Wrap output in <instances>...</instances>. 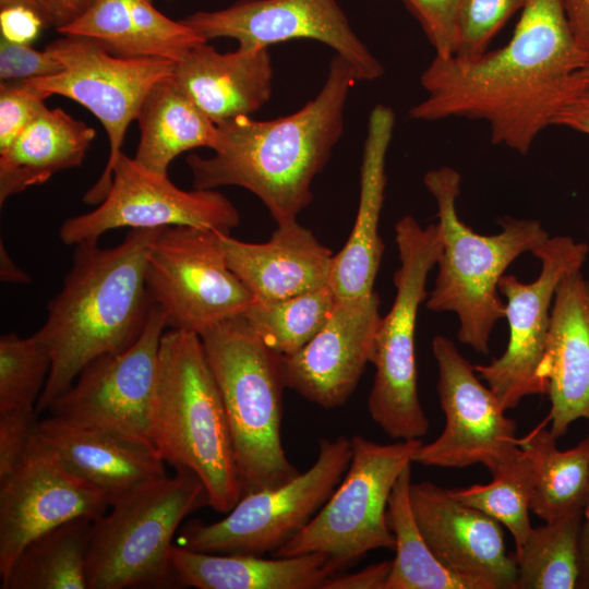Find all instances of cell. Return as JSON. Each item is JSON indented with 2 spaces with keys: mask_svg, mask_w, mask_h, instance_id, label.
<instances>
[{
  "mask_svg": "<svg viewBox=\"0 0 589 589\" xmlns=\"http://www.w3.org/2000/svg\"><path fill=\"white\" fill-rule=\"evenodd\" d=\"M561 0H529L510 39L472 59L434 57L421 74L416 120L488 123L491 140L524 155L560 110L589 85Z\"/></svg>",
  "mask_w": 589,
  "mask_h": 589,
  "instance_id": "cell-1",
  "label": "cell"
},
{
  "mask_svg": "<svg viewBox=\"0 0 589 589\" xmlns=\"http://www.w3.org/2000/svg\"><path fill=\"white\" fill-rule=\"evenodd\" d=\"M336 55L317 95L298 111L271 120L241 116L217 125L212 157H187L194 189L236 185L256 195L277 225L297 220L313 199L312 182L344 131L348 96L358 82Z\"/></svg>",
  "mask_w": 589,
  "mask_h": 589,
  "instance_id": "cell-2",
  "label": "cell"
},
{
  "mask_svg": "<svg viewBox=\"0 0 589 589\" xmlns=\"http://www.w3.org/2000/svg\"><path fill=\"white\" fill-rule=\"evenodd\" d=\"M161 229H132L113 248H99L97 241L75 245L72 267L35 333L51 357L37 413L47 411L88 362L137 340L153 306L145 283L147 256Z\"/></svg>",
  "mask_w": 589,
  "mask_h": 589,
  "instance_id": "cell-3",
  "label": "cell"
},
{
  "mask_svg": "<svg viewBox=\"0 0 589 589\" xmlns=\"http://www.w3.org/2000/svg\"><path fill=\"white\" fill-rule=\"evenodd\" d=\"M149 443L202 481L214 510L227 514L241 498L226 409L196 333L171 328L160 338Z\"/></svg>",
  "mask_w": 589,
  "mask_h": 589,
  "instance_id": "cell-4",
  "label": "cell"
},
{
  "mask_svg": "<svg viewBox=\"0 0 589 589\" xmlns=\"http://www.w3.org/2000/svg\"><path fill=\"white\" fill-rule=\"evenodd\" d=\"M423 183L436 202L442 239L437 276L426 308L454 312L459 322L458 340L488 354L492 330L505 317L498 290L501 277L519 255L532 252L551 236L537 219L512 217L503 218L496 235L477 233L457 213L461 178L456 169H432Z\"/></svg>",
  "mask_w": 589,
  "mask_h": 589,
  "instance_id": "cell-5",
  "label": "cell"
},
{
  "mask_svg": "<svg viewBox=\"0 0 589 589\" xmlns=\"http://www.w3.org/2000/svg\"><path fill=\"white\" fill-rule=\"evenodd\" d=\"M199 336L226 409L242 495L297 477L301 471L281 442L283 356L243 316L218 322Z\"/></svg>",
  "mask_w": 589,
  "mask_h": 589,
  "instance_id": "cell-6",
  "label": "cell"
},
{
  "mask_svg": "<svg viewBox=\"0 0 589 589\" xmlns=\"http://www.w3.org/2000/svg\"><path fill=\"white\" fill-rule=\"evenodd\" d=\"M208 506L202 481L191 471L147 481L110 504L93 520L88 589L179 588L170 564L182 520Z\"/></svg>",
  "mask_w": 589,
  "mask_h": 589,
  "instance_id": "cell-7",
  "label": "cell"
},
{
  "mask_svg": "<svg viewBox=\"0 0 589 589\" xmlns=\"http://www.w3.org/2000/svg\"><path fill=\"white\" fill-rule=\"evenodd\" d=\"M395 241L400 262L393 277L396 296L375 335L371 357L375 375L368 410L389 437L421 440L430 422L418 394L416 325L419 306L429 296L428 276L442 253V239L437 224L423 228L406 215L395 225Z\"/></svg>",
  "mask_w": 589,
  "mask_h": 589,
  "instance_id": "cell-8",
  "label": "cell"
},
{
  "mask_svg": "<svg viewBox=\"0 0 589 589\" xmlns=\"http://www.w3.org/2000/svg\"><path fill=\"white\" fill-rule=\"evenodd\" d=\"M350 441L351 458L342 479L309 524L274 556L322 553L349 568L371 551L395 549L388 500L423 443L380 444L359 434Z\"/></svg>",
  "mask_w": 589,
  "mask_h": 589,
  "instance_id": "cell-9",
  "label": "cell"
},
{
  "mask_svg": "<svg viewBox=\"0 0 589 589\" xmlns=\"http://www.w3.org/2000/svg\"><path fill=\"white\" fill-rule=\"evenodd\" d=\"M350 458V438H321L317 457L308 470L280 485L242 495L220 520H189L179 531L177 545L207 553L273 554L320 510L342 479Z\"/></svg>",
  "mask_w": 589,
  "mask_h": 589,
  "instance_id": "cell-10",
  "label": "cell"
},
{
  "mask_svg": "<svg viewBox=\"0 0 589 589\" xmlns=\"http://www.w3.org/2000/svg\"><path fill=\"white\" fill-rule=\"evenodd\" d=\"M62 62L56 75L25 80L51 95L58 94L87 108L103 124L109 141L107 164L83 201L98 205L112 183V168L130 123L136 119L148 91L173 74L175 62L156 57L111 55L98 40L64 35L46 46Z\"/></svg>",
  "mask_w": 589,
  "mask_h": 589,
  "instance_id": "cell-11",
  "label": "cell"
},
{
  "mask_svg": "<svg viewBox=\"0 0 589 589\" xmlns=\"http://www.w3.org/2000/svg\"><path fill=\"white\" fill-rule=\"evenodd\" d=\"M145 283L167 326L200 335L226 318L243 316L255 301L229 268L219 232L188 226L165 227L154 239Z\"/></svg>",
  "mask_w": 589,
  "mask_h": 589,
  "instance_id": "cell-12",
  "label": "cell"
},
{
  "mask_svg": "<svg viewBox=\"0 0 589 589\" xmlns=\"http://www.w3.org/2000/svg\"><path fill=\"white\" fill-rule=\"evenodd\" d=\"M541 271L532 283H522L515 275H503L498 290L506 298L505 318L509 338L502 356L489 364L473 365L507 411L529 395L545 394L539 375L545 353L551 310L561 278L574 268H581L589 253L588 244L568 236L550 237L531 252Z\"/></svg>",
  "mask_w": 589,
  "mask_h": 589,
  "instance_id": "cell-13",
  "label": "cell"
},
{
  "mask_svg": "<svg viewBox=\"0 0 589 589\" xmlns=\"http://www.w3.org/2000/svg\"><path fill=\"white\" fill-rule=\"evenodd\" d=\"M240 224L236 206L216 190L185 191L122 152L112 168V183L92 212L67 219L61 241L76 245L98 241L106 231L130 227L156 229L188 226L229 235Z\"/></svg>",
  "mask_w": 589,
  "mask_h": 589,
  "instance_id": "cell-14",
  "label": "cell"
},
{
  "mask_svg": "<svg viewBox=\"0 0 589 589\" xmlns=\"http://www.w3.org/2000/svg\"><path fill=\"white\" fill-rule=\"evenodd\" d=\"M165 327L166 313L153 303L137 340L123 351L106 353L88 362L47 411L70 422L151 445V412Z\"/></svg>",
  "mask_w": 589,
  "mask_h": 589,
  "instance_id": "cell-15",
  "label": "cell"
},
{
  "mask_svg": "<svg viewBox=\"0 0 589 589\" xmlns=\"http://www.w3.org/2000/svg\"><path fill=\"white\" fill-rule=\"evenodd\" d=\"M432 351L445 425L437 438L420 446L413 462L442 468L481 464L494 472L521 450L515 420L449 338L434 337Z\"/></svg>",
  "mask_w": 589,
  "mask_h": 589,
  "instance_id": "cell-16",
  "label": "cell"
},
{
  "mask_svg": "<svg viewBox=\"0 0 589 589\" xmlns=\"http://www.w3.org/2000/svg\"><path fill=\"white\" fill-rule=\"evenodd\" d=\"M204 41L227 37L241 49L268 48L292 39H313L336 51L359 81L384 73L382 63L352 31L336 0H240L225 9L181 20Z\"/></svg>",
  "mask_w": 589,
  "mask_h": 589,
  "instance_id": "cell-17",
  "label": "cell"
},
{
  "mask_svg": "<svg viewBox=\"0 0 589 589\" xmlns=\"http://www.w3.org/2000/svg\"><path fill=\"white\" fill-rule=\"evenodd\" d=\"M108 507L104 492L65 469L33 437L23 462L0 480V578L36 537L77 517L96 519Z\"/></svg>",
  "mask_w": 589,
  "mask_h": 589,
  "instance_id": "cell-18",
  "label": "cell"
},
{
  "mask_svg": "<svg viewBox=\"0 0 589 589\" xmlns=\"http://www.w3.org/2000/svg\"><path fill=\"white\" fill-rule=\"evenodd\" d=\"M381 318L375 291L337 298L318 333L296 353L281 357L286 387L324 409L345 405L371 363Z\"/></svg>",
  "mask_w": 589,
  "mask_h": 589,
  "instance_id": "cell-19",
  "label": "cell"
},
{
  "mask_svg": "<svg viewBox=\"0 0 589 589\" xmlns=\"http://www.w3.org/2000/svg\"><path fill=\"white\" fill-rule=\"evenodd\" d=\"M410 502L424 540L446 568L480 589H515L517 563L501 524L429 481L411 483Z\"/></svg>",
  "mask_w": 589,
  "mask_h": 589,
  "instance_id": "cell-20",
  "label": "cell"
},
{
  "mask_svg": "<svg viewBox=\"0 0 589 589\" xmlns=\"http://www.w3.org/2000/svg\"><path fill=\"white\" fill-rule=\"evenodd\" d=\"M539 375L551 402L546 422L555 438L577 420L589 422V280L581 268L567 272L555 290Z\"/></svg>",
  "mask_w": 589,
  "mask_h": 589,
  "instance_id": "cell-21",
  "label": "cell"
},
{
  "mask_svg": "<svg viewBox=\"0 0 589 589\" xmlns=\"http://www.w3.org/2000/svg\"><path fill=\"white\" fill-rule=\"evenodd\" d=\"M35 440L65 469L104 492L109 503L166 474L165 461L147 443L49 416Z\"/></svg>",
  "mask_w": 589,
  "mask_h": 589,
  "instance_id": "cell-22",
  "label": "cell"
},
{
  "mask_svg": "<svg viewBox=\"0 0 589 589\" xmlns=\"http://www.w3.org/2000/svg\"><path fill=\"white\" fill-rule=\"evenodd\" d=\"M229 268L255 301L269 302L329 285L333 252L298 220L277 225L264 243H249L219 232Z\"/></svg>",
  "mask_w": 589,
  "mask_h": 589,
  "instance_id": "cell-23",
  "label": "cell"
},
{
  "mask_svg": "<svg viewBox=\"0 0 589 589\" xmlns=\"http://www.w3.org/2000/svg\"><path fill=\"white\" fill-rule=\"evenodd\" d=\"M395 113L375 106L369 117L360 171V195L356 220L344 248L334 256L329 286L338 299L368 297L384 252L378 235L386 185V155L393 137Z\"/></svg>",
  "mask_w": 589,
  "mask_h": 589,
  "instance_id": "cell-24",
  "label": "cell"
},
{
  "mask_svg": "<svg viewBox=\"0 0 589 589\" xmlns=\"http://www.w3.org/2000/svg\"><path fill=\"white\" fill-rule=\"evenodd\" d=\"M191 100L215 123L251 116L271 98L268 48L220 53L206 43L175 62L172 74Z\"/></svg>",
  "mask_w": 589,
  "mask_h": 589,
  "instance_id": "cell-25",
  "label": "cell"
},
{
  "mask_svg": "<svg viewBox=\"0 0 589 589\" xmlns=\"http://www.w3.org/2000/svg\"><path fill=\"white\" fill-rule=\"evenodd\" d=\"M179 587L197 589H322L347 569L322 553L264 558L252 554H219L179 545L170 550Z\"/></svg>",
  "mask_w": 589,
  "mask_h": 589,
  "instance_id": "cell-26",
  "label": "cell"
},
{
  "mask_svg": "<svg viewBox=\"0 0 589 589\" xmlns=\"http://www.w3.org/2000/svg\"><path fill=\"white\" fill-rule=\"evenodd\" d=\"M59 33L94 38L117 57H156L173 62L206 43L181 20L164 15L153 0H95Z\"/></svg>",
  "mask_w": 589,
  "mask_h": 589,
  "instance_id": "cell-27",
  "label": "cell"
},
{
  "mask_svg": "<svg viewBox=\"0 0 589 589\" xmlns=\"http://www.w3.org/2000/svg\"><path fill=\"white\" fill-rule=\"evenodd\" d=\"M96 136L94 128L61 108H45L0 152V205L55 173L79 167Z\"/></svg>",
  "mask_w": 589,
  "mask_h": 589,
  "instance_id": "cell-28",
  "label": "cell"
},
{
  "mask_svg": "<svg viewBox=\"0 0 589 589\" xmlns=\"http://www.w3.org/2000/svg\"><path fill=\"white\" fill-rule=\"evenodd\" d=\"M135 120L141 137L134 159L161 175H168L169 165L178 155L196 147L213 149L217 141V125L172 75L153 85Z\"/></svg>",
  "mask_w": 589,
  "mask_h": 589,
  "instance_id": "cell-29",
  "label": "cell"
},
{
  "mask_svg": "<svg viewBox=\"0 0 589 589\" xmlns=\"http://www.w3.org/2000/svg\"><path fill=\"white\" fill-rule=\"evenodd\" d=\"M545 422L522 437L519 447L531 460L530 512L543 521L584 510L589 497V435L561 450Z\"/></svg>",
  "mask_w": 589,
  "mask_h": 589,
  "instance_id": "cell-30",
  "label": "cell"
},
{
  "mask_svg": "<svg viewBox=\"0 0 589 589\" xmlns=\"http://www.w3.org/2000/svg\"><path fill=\"white\" fill-rule=\"evenodd\" d=\"M93 520L77 517L33 539L19 553L0 588L88 589Z\"/></svg>",
  "mask_w": 589,
  "mask_h": 589,
  "instance_id": "cell-31",
  "label": "cell"
},
{
  "mask_svg": "<svg viewBox=\"0 0 589 589\" xmlns=\"http://www.w3.org/2000/svg\"><path fill=\"white\" fill-rule=\"evenodd\" d=\"M411 483L410 464L388 500L387 522L395 538V557L385 589H480L474 581L446 568L428 545L411 508Z\"/></svg>",
  "mask_w": 589,
  "mask_h": 589,
  "instance_id": "cell-32",
  "label": "cell"
},
{
  "mask_svg": "<svg viewBox=\"0 0 589 589\" xmlns=\"http://www.w3.org/2000/svg\"><path fill=\"white\" fill-rule=\"evenodd\" d=\"M582 520L584 510H575L532 528L515 551V589L578 588Z\"/></svg>",
  "mask_w": 589,
  "mask_h": 589,
  "instance_id": "cell-33",
  "label": "cell"
},
{
  "mask_svg": "<svg viewBox=\"0 0 589 589\" xmlns=\"http://www.w3.org/2000/svg\"><path fill=\"white\" fill-rule=\"evenodd\" d=\"M337 297L330 286L278 301H254L243 317L256 336L283 357L305 346L328 320Z\"/></svg>",
  "mask_w": 589,
  "mask_h": 589,
  "instance_id": "cell-34",
  "label": "cell"
},
{
  "mask_svg": "<svg viewBox=\"0 0 589 589\" xmlns=\"http://www.w3.org/2000/svg\"><path fill=\"white\" fill-rule=\"evenodd\" d=\"M521 449V448H520ZM488 484L450 490L459 502L477 508L505 526L519 549L532 530L529 519L533 472L525 450L491 473Z\"/></svg>",
  "mask_w": 589,
  "mask_h": 589,
  "instance_id": "cell-35",
  "label": "cell"
},
{
  "mask_svg": "<svg viewBox=\"0 0 589 589\" xmlns=\"http://www.w3.org/2000/svg\"><path fill=\"white\" fill-rule=\"evenodd\" d=\"M51 370V357L34 334L0 337V412L35 407Z\"/></svg>",
  "mask_w": 589,
  "mask_h": 589,
  "instance_id": "cell-36",
  "label": "cell"
},
{
  "mask_svg": "<svg viewBox=\"0 0 589 589\" xmlns=\"http://www.w3.org/2000/svg\"><path fill=\"white\" fill-rule=\"evenodd\" d=\"M529 0H462L456 22L454 57L472 59L484 53L493 37Z\"/></svg>",
  "mask_w": 589,
  "mask_h": 589,
  "instance_id": "cell-37",
  "label": "cell"
},
{
  "mask_svg": "<svg viewBox=\"0 0 589 589\" xmlns=\"http://www.w3.org/2000/svg\"><path fill=\"white\" fill-rule=\"evenodd\" d=\"M50 93L27 81L0 84V152L7 149L22 131L46 108Z\"/></svg>",
  "mask_w": 589,
  "mask_h": 589,
  "instance_id": "cell-38",
  "label": "cell"
},
{
  "mask_svg": "<svg viewBox=\"0 0 589 589\" xmlns=\"http://www.w3.org/2000/svg\"><path fill=\"white\" fill-rule=\"evenodd\" d=\"M417 17L436 57L454 55L456 22L462 0H404Z\"/></svg>",
  "mask_w": 589,
  "mask_h": 589,
  "instance_id": "cell-39",
  "label": "cell"
},
{
  "mask_svg": "<svg viewBox=\"0 0 589 589\" xmlns=\"http://www.w3.org/2000/svg\"><path fill=\"white\" fill-rule=\"evenodd\" d=\"M62 62L48 49L39 51L31 44L0 38V80L23 81L61 73Z\"/></svg>",
  "mask_w": 589,
  "mask_h": 589,
  "instance_id": "cell-40",
  "label": "cell"
},
{
  "mask_svg": "<svg viewBox=\"0 0 589 589\" xmlns=\"http://www.w3.org/2000/svg\"><path fill=\"white\" fill-rule=\"evenodd\" d=\"M37 422L35 407L0 412V480L10 476L25 459Z\"/></svg>",
  "mask_w": 589,
  "mask_h": 589,
  "instance_id": "cell-41",
  "label": "cell"
},
{
  "mask_svg": "<svg viewBox=\"0 0 589 589\" xmlns=\"http://www.w3.org/2000/svg\"><path fill=\"white\" fill-rule=\"evenodd\" d=\"M392 561L371 564L354 573H339L327 579L322 589H385Z\"/></svg>",
  "mask_w": 589,
  "mask_h": 589,
  "instance_id": "cell-42",
  "label": "cell"
},
{
  "mask_svg": "<svg viewBox=\"0 0 589 589\" xmlns=\"http://www.w3.org/2000/svg\"><path fill=\"white\" fill-rule=\"evenodd\" d=\"M44 27L40 19L24 8L0 10L1 37L21 44H31Z\"/></svg>",
  "mask_w": 589,
  "mask_h": 589,
  "instance_id": "cell-43",
  "label": "cell"
},
{
  "mask_svg": "<svg viewBox=\"0 0 589 589\" xmlns=\"http://www.w3.org/2000/svg\"><path fill=\"white\" fill-rule=\"evenodd\" d=\"M552 125L589 135V85L560 110Z\"/></svg>",
  "mask_w": 589,
  "mask_h": 589,
  "instance_id": "cell-44",
  "label": "cell"
},
{
  "mask_svg": "<svg viewBox=\"0 0 589 589\" xmlns=\"http://www.w3.org/2000/svg\"><path fill=\"white\" fill-rule=\"evenodd\" d=\"M561 1L577 45L589 57V0Z\"/></svg>",
  "mask_w": 589,
  "mask_h": 589,
  "instance_id": "cell-45",
  "label": "cell"
},
{
  "mask_svg": "<svg viewBox=\"0 0 589 589\" xmlns=\"http://www.w3.org/2000/svg\"><path fill=\"white\" fill-rule=\"evenodd\" d=\"M53 17L55 28L59 32L79 19L95 0H44Z\"/></svg>",
  "mask_w": 589,
  "mask_h": 589,
  "instance_id": "cell-46",
  "label": "cell"
},
{
  "mask_svg": "<svg viewBox=\"0 0 589 589\" xmlns=\"http://www.w3.org/2000/svg\"><path fill=\"white\" fill-rule=\"evenodd\" d=\"M0 278L2 281L12 284L31 283L29 275L15 264L2 241L0 243Z\"/></svg>",
  "mask_w": 589,
  "mask_h": 589,
  "instance_id": "cell-47",
  "label": "cell"
},
{
  "mask_svg": "<svg viewBox=\"0 0 589 589\" xmlns=\"http://www.w3.org/2000/svg\"><path fill=\"white\" fill-rule=\"evenodd\" d=\"M9 8L27 9L40 19L44 27L55 26L51 12L44 0H0V10Z\"/></svg>",
  "mask_w": 589,
  "mask_h": 589,
  "instance_id": "cell-48",
  "label": "cell"
},
{
  "mask_svg": "<svg viewBox=\"0 0 589 589\" xmlns=\"http://www.w3.org/2000/svg\"><path fill=\"white\" fill-rule=\"evenodd\" d=\"M579 588H589V518H584L579 536Z\"/></svg>",
  "mask_w": 589,
  "mask_h": 589,
  "instance_id": "cell-49",
  "label": "cell"
},
{
  "mask_svg": "<svg viewBox=\"0 0 589 589\" xmlns=\"http://www.w3.org/2000/svg\"><path fill=\"white\" fill-rule=\"evenodd\" d=\"M581 75L589 82V63L581 71Z\"/></svg>",
  "mask_w": 589,
  "mask_h": 589,
  "instance_id": "cell-50",
  "label": "cell"
},
{
  "mask_svg": "<svg viewBox=\"0 0 589 589\" xmlns=\"http://www.w3.org/2000/svg\"><path fill=\"white\" fill-rule=\"evenodd\" d=\"M584 518H589V497H588V501H587V504L584 508Z\"/></svg>",
  "mask_w": 589,
  "mask_h": 589,
  "instance_id": "cell-51",
  "label": "cell"
},
{
  "mask_svg": "<svg viewBox=\"0 0 589 589\" xmlns=\"http://www.w3.org/2000/svg\"><path fill=\"white\" fill-rule=\"evenodd\" d=\"M588 231H589V227H588Z\"/></svg>",
  "mask_w": 589,
  "mask_h": 589,
  "instance_id": "cell-52",
  "label": "cell"
}]
</instances>
